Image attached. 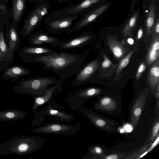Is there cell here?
<instances>
[{
	"label": "cell",
	"mask_w": 159,
	"mask_h": 159,
	"mask_svg": "<svg viewBox=\"0 0 159 159\" xmlns=\"http://www.w3.org/2000/svg\"><path fill=\"white\" fill-rule=\"evenodd\" d=\"M145 69V66L143 62H142L139 66L138 70L136 74V78L139 79L141 76L142 73L144 71Z\"/></svg>",
	"instance_id": "obj_35"
},
{
	"label": "cell",
	"mask_w": 159,
	"mask_h": 159,
	"mask_svg": "<svg viewBox=\"0 0 159 159\" xmlns=\"http://www.w3.org/2000/svg\"><path fill=\"white\" fill-rule=\"evenodd\" d=\"M26 113L16 109L0 111V121H16L26 117Z\"/></svg>",
	"instance_id": "obj_22"
},
{
	"label": "cell",
	"mask_w": 159,
	"mask_h": 159,
	"mask_svg": "<svg viewBox=\"0 0 159 159\" xmlns=\"http://www.w3.org/2000/svg\"><path fill=\"white\" fill-rule=\"evenodd\" d=\"M134 52V50L131 51L121 60L117 69L116 75L119 74L128 65Z\"/></svg>",
	"instance_id": "obj_30"
},
{
	"label": "cell",
	"mask_w": 159,
	"mask_h": 159,
	"mask_svg": "<svg viewBox=\"0 0 159 159\" xmlns=\"http://www.w3.org/2000/svg\"><path fill=\"white\" fill-rule=\"evenodd\" d=\"M153 37L146 56V62L148 65L151 64L159 58V36L154 35Z\"/></svg>",
	"instance_id": "obj_23"
},
{
	"label": "cell",
	"mask_w": 159,
	"mask_h": 159,
	"mask_svg": "<svg viewBox=\"0 0 159 159\" xmlns=\"http://www.w3.org/2000/svg\"><path fill=\"white\" fill-rule=\"evenodd\" d=\"M107 43L115 57L117 59H120L125 55L126 48L118 41L110 36H108Z\"/></svg>",
	"instance_id": "obj_21"
},
{
	"label": "cell",
	"mask_w": 159,
	"mask_h": 159,
	"mask_svg": "<svg viewBox=\"0 0 159 159\" xmlns=\"http://www.w3.org/2000/svg\"><path fill=\"white\" fill-rule=\"evenodd\" d=\"M8 0H0V9L7 6Z\"/></svg>",
	"instance_id": "obj_38"
},
{
	"label": "cell",
	"mask_w": 159,
	"mask_h": 159,
	"mask_svg": "<svg viewBox=\"0 0 159 159\" xmlns=\"http://www.w3.org/2000/svg\"><path fill=\"white\" fill-rule=\"evenodd\" d=\"M159 128L158 120L154 125L151 131V133L149 140V142H152L158 134Z\"/></svg>",
	"instance_id": "obj_31"
},
{
	"label": "cell",
	"mask_w": 159,
	"mask_h": 159,
	"mask_svg": "<svg viewBox=\"0 0 159 159\" xmlns=\"http://www.w3.org/2000/svg\"><path fill=\"white\" fill-rule=\"evenodd\" d=\"M17 26L11 22L6 25L5 28V41L14 53L18 51L20 46L23 44L20 39Z\"/></svg>",
	"instance_id": "obj_10"
},
{
	"label": "cell",
	"mask_w": 159,
	"mask_h": 159,
	"mask_svg": "<svg viewBox=\"0 0 159 159\" xmlns=\"http://www.w3.org/2000/svg\"><path fill=\"white\" fill-rule=\"evenodd\" d=\"M81 128V125L78 122L72 124L51 123L35 127L32 131L36 133L70 136L76 133Z\"/></svg>",
	"instance_id": "obj_5"
},
{
	"label": "cell",
	"mask_w": 159,
	"mask_h": 159,
	"mask_svg": "<svg viewBox=\"0 0 159 159\" xmlns=\"http://www.w3.org/2000/svg\"><path fill=\"white\" fill-rule=\"evenodd\" d=\"M57 52L40 46H26L19 50L18 55L22 61L33 57L42 56Z\"/></svg>",
	"instance_id": "obj_11"
},
{
	"label": "cell",
	"mask_w": 159,
	"mask_h": 159,
	"mask_svg": "<svg viewBox=\"0 0 159 159\" xmlns=\"http://www.w3.org/2000/svg\"><path fill=\"white\" fill-rule=\"evenodd\" d=\"M30 3L34 2L37 4L40 2L42 0H28Z\"/></svg>",
	"instance_id": "obj_41"
},
{
	"label": "cell",
	"mask_w": 159,
	"mask_h": 159,
	"mask_svg": "<svg viewBox=\"0 0 159 159\" xmlns=\"http://www.w3.org/2000/svg\"><path fill=\"white\" fill-rule=\"evenodd\" d=\"M102 56L104 60L102 64V68H108L113 65L112 63L106 55L103 53Z\"/></svg>",
	"instance_id": "obj_33"
},
{
	"label": "cell",
	"mask_w": 159,
	"mask_h": 159,
	"mask_svg": "<svg viewBox=\"0 0 159 159\" xmlns=\"http://www.w3.org/2000/svg\"><path fill=\"white\" fill-rule=\"evenodd\" d=\"M148 81L152 89L157 86L159 83V62L158 59L153 64L149 71Z\"/></svg>",
	"instance_id": "obj_26"
},
{
	"label": "cell",
	"mask_w": 159,
	"mask_h": 159,
	"mask_svg": "<svg viewBox=\"0 0 159 159\" xmlns=\"http://www.w3.org/2000/svg\"><path fill=\"white\" fill-rule=\"evenodd\" d=\"M88 152L93 156L103 154L102 149L98 146H93L90 147L88 149Z\"/></svg>",
	"instance_id": "obj_32"
},
{
	"label": "cell",
	"mask_w": 159,
	"mask_h": 159,
	"mask_svg": "<svg viewBox=\"0 0 159 159\" xmlns=\"http://www.w3.org/2000/svg\"><path fill=\"white\" fill-rule=\"evenodd\" d=\"M96 109L107 111H112L117 108L116 101L112 98L106 97L102 98L95 105Z\"/></svg>",
	"instance_id": "obj_25"
},
{
	"label": "cell",
	"mask_w": 159,
	"mask_h": 159,
	"mask_svg": "<svg viewBox=\"0 0 159 159\" xmlns=\"http://www.w3.org/2000/svg\"><path fill=\"white\" fill-rule=\"evenodd\" d=\"M41 112L44 115L53 116L57 120L71 122L75 119L73 114L53 109L50 106L43 108Z\"/></svg>",
	"instance_id": "obj_18"
},
{
	"label": "cell",
	"mask_w": 159,
	"mask_h": 159,
	"mask_svg": "<svg viewBox=\"0 0 159 159\" xmlns=\"http://www.w3.org/2000/svg\"><path fill=\"white\" fill-rule=\"evenodd\" d=\"M12 19L11 9L7 6L0 9V34L4 30L5 25L10 23V20Z\"/></svg>",
	"instance_id": "obj_27"
},
{
	"label": "cell",
	"mask_w": 159,
	"mask_h": 159,
	"mask_svg": "<svg viewBox=\"0 0 159 159\" xmlns=\"http://www.w3.org/2000/svg\"><path fill=\"white\" fill-rule=\"evenodd\" d=\"M44 17L34 7L29 13L27 18L24 19V24L20 32L21 36L25 38L32 34Z\"/></svg>",
	"instance_id": "obj_8"
},
{
	"label": "cell",
	"mask_w": 159,
	"mask_h": 159,
	"mask_svg": "<svg viewBox=\"0 0 159 159\" xmlns=\"http://www.w3.org/2000/svg\"><path fill=\"white\" fill-rule=\"evenodd\" d=\"M143 34V31L142 28L140 27L139 30L137 35V39L138 40L140 39L142 36Z\"/></svg>",
	"instance_id": "obj_39"
},
{
	"label": "cell",
	"mask_w": 159,
	"mask_h": 159,
	"mask_svg": "<svg viewBox=\"0 0 159 159\" xmlns=\"http://www.w3.org/2000/svg\"><path fill=\"white\" fill-rule=\"evenodd\" d=\"M106 4L93 11H89L81 15L80 18L75 23L73 29L74 31H77L94 20L107 8Z\"/></svg>",
	"instance_id": "obj_13"
},
{
	"label": "cell",
	"mask_w": 159,
	"mask_h": 159,
	"mask_svg": "<svg viewBox=\"0 0 159 159\" xmlns=\"http://www.w3.org/2000/svg\"><path fill=\"white\" fill-rule=\"evenodd\" d=\"M157 9L156 1L152 0L150 3L148 11L146 13L145 25L148 35H150L152 31Z\"/></svg>",
	"instance_id": "obj_20"
},
{
	"label": "cell",
	"mask_w": 159,
	"mask_h": 159,
	"mask_svg": "<svg viewBox=\"0 0 159 159\" xmlns=\"http://www.w3.org/2000/svg\"><path fill=\"white\" fill-rule=\"evenodd\" d=\"M68 6L55 11L49 14L43 22L50 32L55 34L65 33L71 34L74 31L72 26L80 15H72L67 13Z\"/></svg>",
	"instance_id": "obj_3"
},
{
	"label": "cell",
	"mask_w": 159,
	"mask_h": 159,
	"mask_svg": "<svg viewBox=\"0 0 159 159\" xmlns=\"http://www.w3.org/2000/svg\"><path fill=\"white\" fill-rule=\"evenodd\" d=\"M86 53L79 54L62 51L59 53L33 57L24 60L26 63H39L44 70H52L64 80L75 74L83 65Z\"/></svg>",
	"instance_id": "obj_1"
},
{
	"label": "cell",
	"mask_w": 159,
	"mask_h": 159,
	"mask_svg": "<svg viewBox=\"0 0 159 159\" xmlns=\"http://www.w3.org/2000/svg\"><path fill=\"white\" fill-rule=\"evenodd\" d=\"M153 27L152 31L153 35H154L159 36V18L158 17L157 20L154 24Z\"/></svg>",
	"instance_id": "obj_34"
},
{
	"label": "cell",
	"mask_w": 159,
	"mask_h": 159,
	"mask_svg": "<svg viewBox=\"0 0 159 159\" xmlns=\"http://www.w3.org/2000/svg\"><path fill=\"white\" fill-rule=\"evenodd\" d=\"M64 80L62 79L57 80L53 76H38L22 79L13 86V91L16 93L28 94L35 98L43 94L50 85L62 84Z\"/></svg>",
	"instance_id": "obj_2"
},
{
	"label": "cell",
	"mask_w": 159,
	"mask_h": 159,
	"mask_svg": "<svg viewBox=\"0 0 159 159\" xmlns=\"http://www.w3.org/2000/svg\"><path fill=\"white\" fill-rule=\"evenodd\" d=\"M15 57L5 41L3 30L0 34V72L12 63Z\"/></svg>",
	"instance_id": "obj_12"
},
{
	"label": "cell",
	"mask_w": 159,
	"mask_h": 159,
	"mask_svg": "<svg viewBox=\"0 0 159 159\" xmlns=\"http://www.w3.org/2000/svg\"><path fill=\"white\" fill-rule=\"evenodd\" d=\"M148 0H146V1H147Z\"/></svg>",
	"instance_id": "obj_43"
},
{
	"label": "cell",
	"mask_w": 159,
	"mask_h": 159,
	"mask_svg": "<svg viewBox=\"0 0 159 159\" xmlns=\"http://www.w3.org/2000/svg\"><path fill=\"white\" fill-rule=\"evenodd\" d=\"M31 73L29 69L21 66H9L2 71L1 77L3 80H10L14 82L20 77L30 74Z\"/></svg>",
	"instance_id": "obj_15"
},
{
	"label": "cell",
	"mask_w": 159,
	"mask_h": 159,
	"mask_svg": "<svg viewBox=\"0 0 159 159\" xmlns=\"http://www.w3.org/2000/svg\"><path fill=\"white\" fill-rule=\"evenodd\" d=\"M71 0H56L58 3H62L70 1Z\"/></svg>",
	"instance_id": "obj_42"
},
{
	"label": "cell",
	"mask_w": 159,
	"mask_h": 159,
	"mask_svg": "<svg viewBox=\"0 0 159 159\" xmlns=\"http://www.w3.org/2000/svg\"><path fill=\"white\" fill-rule=\"evenodd\" d=\"M121 157H122V155L119 156L118 154H112L104 156L103 158L106 159H117Z\"/></svg>",
	"instance_id": "obj_36"
},
{
	"label": "cell",
	"mask_w": 159,
	"mask_h": 159,
	"mask_svg": "<svg viewBox=\"0 0 159 159\" xmlns=\"http://www.w3.org/2000/svg\"><path fill=\"white\" fill-rule=\"evenodd\" d=\"M92 37L89 34L83 33L67 41H64L57 48L65 50L82 48L90 41Z\"/></svg>",
	"instance_id": "obj_14"
},
{
	"label": "cell",
	"mask_w": 159,
	"mask_h": 159,
	"mask_svg": "<svg viewBox=\"0 0 159 159\" xmlns=\"http://www.w3.org/2000/svg\"><path fill=\"white\" fill-rule=\"evenodd\" d=\"M101 0H83L75 5L68 6L67 13L74 15H81L89 11L90 9L96 3Z\"/></svg>",
	"instance_id": "obj_16"
},
{
	"label": "cell",
	"mask_w": 159,
	"mask_h": 159,
	"mask_svg": "<svg viewBox=\"0 0 159 159\" xmlns=\"http://www.w3.org/2000/svg\"><path fill=\"white\" fill-rule=\"evenodd\" d=\"M101 92L100 89L96 88H90L78 90L75 94L77 97L82 99L93 97L99 94Z\"/></svg>",
	"instance_id": "obj_28"
},
{
	"label": "cell",
	"mask_w": 159,
	"mask_h": 159,
	"mask_svg": "<svg viewBox=\"0 0 159 159\" xmlns=\"http://www.w3.org/2000/svg\"><path fill=\"white\" fill-rule=\"evenodd\" d=\"M146 100L145 96L143 94H140L138 97L132 107L130 122L134 128L136 127L140 119Z\"/></svg>",
	"instance_id": "obj_17"
},
{
	"label": "cell",
	"mask_w": 159,
	"mask_h": 159,
	"mask_svg": "<svg viewBox=\"0 0 159 159\" xmlns=\"http://www.w3.org/2000/svg\"><path fill=\"white\" fill-rule=\"evenodd\" d=\"M61 84H58L54 85L52 86H49L43 94L35 97L33 106V111L35 110L38 107L48 102L52 97L53 92Z\"/></svg>",
	"instance_id": "obj_24"
},
{
	"label": "cell",
	"mask_w": 159,
	"mask_h": 159,
	"mask_svg": "<svg viewBox=\"0 0 159 159\" xmlns=\"http://www.w3.org/2000/svg\"><path fill=\"white\" fill-rule=\"evenodd\" d=\"M99 64L98 61L95 60L82 65L75 74L74 79L70 81V83L75 87L85 84L90 81L97 70Z\"/></svg>",
	"instance_id": "obj_6"
},
{
	"label": "cell",
	"mask_w": 159,
	"mask_h": 159,
	"mask_svg": "<svg viewBox=\"0 0 159 159\" xmlns=\"http://www.w3.org/2000/svg\"><path fill=\"white\" fill-rule=\"evenodd\" d=\"M46 141L41 137L23 136L15 138L2 145L5 152L15 154H29L36 152L42 148Z\"/></svg>",
	"instance_id": "obj_4"
},
{
	"label": "cell",
	"mask_w": 159,
	"mask_h": 159,
	"mask_svg": "<svg viewBox=\"0 0 159 159\" xmlns=\"http://www.w3.org/2000/svg\"><path fill=\"white\" fill-rule=\"evenodd\" d=\"M139 12H136L127 21L123 29V33L125 36L130 35L135 25L138 18Z\"/></svg>",
	"instance_id": "obj_29"
},
{
	"label": "cell",
	"mask_w": 159,
	"mask_h": 159,
	"mask_svg": "<svg viewBox=\"0 0 159 159\" xmlns=\"http://www.w3.org/2000/svg\"><path fill=\"white\" fill-rule=\"evenodd\" d=\"M157 135V138L155 140L154 142L152 144L149 149L147 151L148 152L152 150L158 143L159 140V133H158Z\"/></svg>",
	"instance_id": "obj_37"
},
{
	"label": "cell",
	"mask_w": 159,
	"mask_h": 159,
	"mask_svg": "<svg viewBox=\"0 0 159 159\" xmlns=\"http://www.w3.org/2000/svg\"><path fill=\"white\" fill-rule=\"evenodd\" d=\"M127 41L128 43L129 44L131 45L133 44L134 43V40L133 39H132V38H129L127 39Z\"/></svg>",
	"instance_id": "obj_40"
},
{
	"label": "cell",
	"mask_w": 159,
	"mask_h": 159,
	"mask_svg": "<svg viewBox=\"0 0 159 159\" xmlns=\"http://www.w3.org/2000/svg\"><path fill=\"white\" fill-rule=\"evenodd\" d=\"M28 40L30 44L33 46H41L48 44L58 47L64 41L59 39L57 37L49 35L42 31L39 30L30 35Z\"/></svg>",
	"instance_id": "obj_9"
},
{
	"label": "cell",
	"mask_w": 159,
	"mask_h": 159,
	"mask_svg": "<svg viewBox=\"0 0 159 159\" xmlns=\"http://www.w3.org/2000/svg\"><path fill=\"white\" fill-rule=\"evenodd\" d=\"M26 8L25 0H12V6L11 8L12 23L18 26L23 16Z\"/></svg>",
	"instance_id": "obj_19"
},
{
	"label": "cell",
	"mask_w": 159,
	"mask_h": 159,
	"mask_svg": "<svg viewBox=\"0 0 159 159\" xmlns=\"http://www.w3.org/2000/svg\"><path fill=\"white\" fill-rule=\"evenodd\" d=\"M80 111L96 127L109 133L116 132L115 124L112 121L101 117L91 109H87L83 107H80Z\"/></svg>",
	"instance_id": "obj_7"
}]
</instances>
